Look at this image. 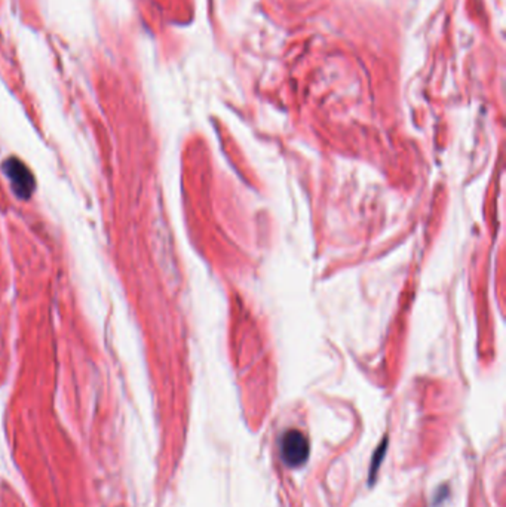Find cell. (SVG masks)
I'll list each match as a JSON object with an SVG mask.
<instances>
[{
  "label": "cell",
  "instance_id": "1",
  "mask_svg": "<svg viewBox=\"0 0 506 507\" xmlns=\"http://www.w3.org/2000/svg\"><path fill=\"white\" fill-rule=\"evenodd\" d=\"M311 454L309 439L300 430H288L284 433L281 441V455L288 467L303 466Z\"/></svg>",
  "mask_w": 506,
  "mask_h": 507
},
{
  "label": "cell",
  "instance_id": "2",
  "mask_svg": "<svg viewBox=\"0 0 506 507\" xmlns=\"http://www.w3.org/2000/svg\"><path fill=\"white\" fill-rule=\"evenodd\" d=\"M6 172L12 181L13 190L16 191L18 196L22 197H28L34 184H33V176L28 172V169L24 167V164H21L18 159H10L7 161V164L4 165Z\"/></svg>",
  "mask_w": 506,
  "mask_h": 507
},
{
  "label": "cell",
  "instance_id": "3",
  "mask_svg": "<svg viewBox=\"0 0 506 507\" xmlns=\"http://www.w3.org/2000/svg\"><path fill=\"white\" fill-rule=\"evenodd\" d=\"M386 445H387V441L384 439L380 447L376 450L374 452V457H373V463H371V469H370V482H373L374 476L377 475V470H379V466L381 464V460L386 454Z\"/></svg>",
  "mask_w": 506,
  "mask_h": 507
}]
</instances>
